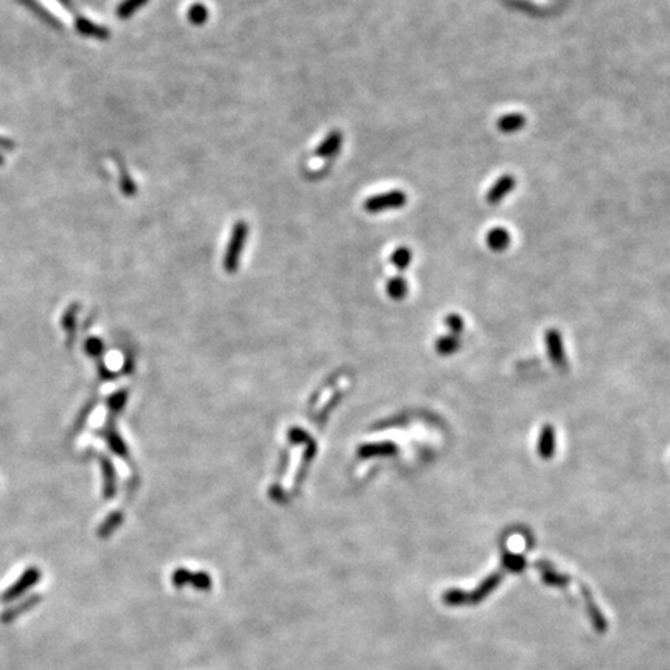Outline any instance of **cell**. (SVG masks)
<instances>
[{
  "label": "cell",
  "instance_id": "cell-1",
  "mask_svg": "<svg viewBox=\"0 0 670 670\" xmlns=\"http://www.w3.org/2000/svg\"><path fill=\"white\" fill-rule=\"evenodd\" d=\"M40 577H43V572L36 566H30L26 568L22 574L19 576L15 584H11L8 588H6L2 594H0V602L2 604H10L15 602L19 597H22L24 594L29 593L33 586H36L39 584Z\"/></svg>",
  "mask_w": 670,
  "mask_h": 670
},
{
  "label": "cell",
  "instance_id": "cell-2",
  "mask_svg": "<svg viewBox=\"0 0 670 670\" xmlns=\"http://www.w3.org/2000/svg\"><path fill=\"white\" fill-rule=\"evenodd\" d=\"M248 231H250V229H248V225L244 222V220H239V222H236L233 227L229 248H227V253L224 258V266L229 272H233L238 268L239 258L245 245Z\"/></svg>",
  "mask_w": 670,
  "mask_h": 670
},
{
  "label": "cell",
  "instance_id": "cell-3",
  "mask_svg": "<svg viewBox=\"0 0 670 670\" xmlns=\"http://www.w3.org/2000/svg\"><path fill=\"white\" fill-rule=\"evenodd\" d=\"M406 204V195L404 191H388L381 192V195L371 196L365 200L363 208L368 213H382L388 210L402 208Z\"/></svg>",
  "mask_w": 670,
  "mask_h": 670
},
{
  "label": "cell",
  "instance_id": "cell-4",
  "mask_svg": "<svg viewBox=\"0 0 670 670\" xmlns=\"http://www.w3.org/2000/svg\"><path fill=\"white\" fill-rule=\"evenodd\" d=\"M172 585H174L176 588H183V586L190 585L199 591H208L213 586V582L206 572H196V574H192L188 570H177L174 571V574H172Z\"/></svg>",
  "mask_w": 670,
  "mask_h": 670
},
{
  "label": "cell",
  "instance_id": "cell-5",
  "mask_svg": "<svg viewBox=\"0 0 670 670\" xmlns=\"http://www.w3.org/2000/svg\"><path fill=\"white\" fill-rule=\"evenodd\" d=\"M40 602V596L39 594H33V596H26L25 600H22V602H19L16 605H13L10 607V609H5L2 611V614H0V623L2 624H11V623H15V620L19 618V616H22L24 613L26 611H30L31 609H34L38 604Z\"/></svg>",
  "mask_w": 670,
  "mask_h": 670
},
{
  "label": "cell",
  "instance_id": "cell-6",
  "mask_svg": "<svg viewBox=\"0 0 670 670\" xmlns=\"http://www.w3.org/2000/svg\"><path fill=\"white\" fill-rule=\"evenodd\" d=\"M342 144H343V134L340 130H333V132H329L328 137L324 138L319 146H317L315 155L319 158H323V160H328V158H333L340 153Z\"/></svg>",
  "mask_w": 670,
  "mask_h": 670
},
{
  "label": "cell",
  "instance_id": "cell-7",
  "mask_svg": "<svg viewBox=\"0 0 670 670\" xmlns=\"http://www.w3.org/2000/svg\"><path fill=\"white\" fill-rule=\"evenodd\" d=\"M514 186H515V178L512 176H503L500 181L495 182L492 188H490L487 195V202L492 205L500 204L501 200L514 190Z\"/></svg>",
  "mask_w": 670,
  "mask_h": 670
},
{
  "label": "cell",
  "instance_id": "cell-8",
  "mask_svg": "<svg viewBox=\"0 0 670 670\" xmlns=\"http://www.w3.org/2000/svg\"><path fill=\"white\" fill-rule=\"evenodd\" d=\"M500 580H501V576H500V574L490 576V577L486 580V582H482L473 593L466 594V604H478V602H481L482 599L487 597V594H489L490 591H494V590L496 588V586H498Z\"/></svg>",
  "mask_w": 670,
  "mask_h": 670
},
{
  "label": "cell",
  "instance_id": "cell-9",
  "mask_svg": "<svg viewBox=\"0 0 670 670\" xmlns=\"http://www.w3.org/2000/svg\"><path fill=\"white\" fill-rule=\"evenodd\" d=\"M585 600H586V613H588L593 627L596 628L597 632L605 633L607 628H609V624H607L604 614L600 613L597 605L594 604V600L591 599V594L588 591H585Z\"/></svg>",
  "mask_w": 670,
  "mask_h": 670
},
{
  "label": "cell",
  "instance_id": "cell-10",
  "mask_svg": "<svg viewBox=\"0 0 670 670\" xmlns=\"http://www.w3.org/2000/svg\"><path fill=\"white\" fill-rule=\"evenodd\" d=\"M149 0H123L116 8V16L120 19H129L132 17L138 10H142L144 5H146Z\"/></svg>",
  "mask_w": 670,
  "mask_h": 670
},
{
  "label": "cell",
  "instance_id": "cell-11",
  "mask_svg": "<svg viewBox=\"0 0 670 670\" xmlns=\"http://www.w3.org/2000/svg\"><path fill=\"white\" fill-rule=\"evenodd\" d=\"M524 116L520 114H509L504 115L503 119L498 121V128L501 132H515V130L521 129L524 126Z\"/></svg>",
  "mask_w": 670,
  "mask_h": 670
},
{
  "label": "cell",
  "instance_id": "cell-12",
  "mask_svg": "<svg viewBox=\"0 0 670 670\" xmlns=\"http://www.w3.org/2000/svg\"><path fill=\"white\" fill-rule=\"evenodd\" d=\"M487 243L494 250H504V247L510 243V236L506 230L495 229L489 233Z\"/></svg>",
  "mask_w": 670,
  "mask_h": 670
},
{
  "label": "cell",
  "instance_id": "cell-13",
  "mask_svg": "<svg viewBox=\"0 0 670 670\" xmlns=\"http://www.w3.org/2000/svg\"><path fill=\"white\" fill-rule=\"evenodd\" d=\"M188 20L195 25H204L208 20V8L204 3H195L188 10Z\"/></svg>",
  "mask_w": 670,
  "mask_h": 670
},
{
  "label": "cell",
  "instance_id": "cell-14",
  "mask_svg": "<svg viewBox=\"0 0 670 670\" xmlns=\"http://www.w3.org/2000/svg\"><path fill=\"white\" fill-rule=\"evenodd\" d=\"M542 576L545 579V582H547L548 585L565 586L566 582H568V579H566L565 576L557 574V572L552 571L549 566H545V565H542Z\"/></svg>",
  "mask_w": 670,
  "mask_h": 670
},
{
  "label": "cell",
  "instance_id": "cell-15",
  "mask_svg": "<svg viewBox=\"0 0 670 670\" xmlns=\"http://www.w3.org/2000/svg\"><path fill=\"white\" fill-rule=\"evenodd\" d=\"M410 259H411V252L405 247H400L395 253H393V262H395V266H397L399 268H405L409 266Z\"/></svg>",
  "mask_w": 670,
  "mask_h": 670
},
{
  "label": "cell",
  "instance_id": "cell-16",
  "mask_svg": "<svg viewBox=\"0 0 670 670\" xmlns=\"http://www.w3.org/2000/svg\"><path fill=\"white\" fill-rule=\"evenodd\" d=\"M442 600H444V602L447 605H450V607L464 605L466 604V593H462L459 590H450V591L444 593V597H442Z\"/></svg>",
  "mask_w": 670,
  "mask_h": 670
}]
</instances>
